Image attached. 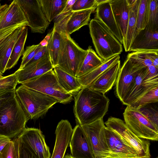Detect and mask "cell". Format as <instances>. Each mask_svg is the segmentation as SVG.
Masks as SVG:
<instances>
[{"mask_svg":"<svg viewBox=\"0 0 158 158\" xmlns=\"http://www.w3.org/2000/svg\"><path fill=\"white\" fill-rule=\"evenodd\" d=\"M105 94L88 87L81 88L74 96L73 110L77 124L82 126L103 118L110 102Z\"/></svg>","mask_w":158,"mask_h":158,"instance_id":"obj_1","label":"cell"},{"mask_svg":"<svg viewBox=\"0 0 158 158\" xmlns=\"http://www.w3.org/2000/svg\"><path fill=\"white\" fill-rule=\"evenodd\" d=\"M29 119L15 95L0 107V135L11 139L19 135Z\"/></svg>","mask_w":158,"mask_h":158,"instance_id":"obj_2","label":"cell"},{"mask_svg":"<svg viewBox=\"0 0 158 158\" xmlns=\"http://www.w3.org/2000/svg\"><path fill=\"white\" fill-rule=\"evenodd\" d=\"M89 33L96 51L104 60L119 55L123 52L121 44L107 27L94 18L89 24Z\"/></svg>","mask_w":158,"mask_h":158,"instance_id":"obj_3","label":"cell"},{"mask_svg":"<svg viewBox=\"0 0 158 158\" xmlns=\"http://www.w3.org/2000/svg\"><path fill=\"white\" fill-rule=\"evenodd\" d=\"M15 96L25 113L31 119L45 114L57 100L49 96L21 85L15 90Z\"/></svg>","mask_w":158,"mask_h":158,"instance_id":"obj_4","label":"cell"},{"mask_svg":"<svg viewBox=\"0 0 158 158\" xmlns=\"http://www.w3.org/2000/svg\"><path fill=\"white\" fill-rule=\"evenodd\" d=\"M21 84L53 98L61 103H69L73 99V95L67 93L60 85L52 70Z\"/></svg>","mask_w":158,"mask_h":158,"instance_id":"obj_5","label":"cell"},{"mask_svg":"<svg viewBox=\"0 0 158 158\" xmlns=\"http://www.w3.org/2000/svg\"><path fill=\"white\" fill-rule=\"evenodd\" d=\"M87 53V50L81 48L70 35H66L59 54L57 66L77 77Z\"/></svg>","mask_w":158,"mask_h":158,"instance_id":"obj_6","label":"cell"},{"mask_svg":"<svg viewBox=\"0 0 158 158\" xmlns=\"http://www.w3.org/2000/svg\"><path fill=\"white\" fill-rule=\"evenodd\" d=\"M104 124L107 128L115 133L124 143L135 150L141 158L151 157L149 141L137 137L122 119L110 117Z\"/></svg>","mask_w":158,"mask_h":158,"instance_id":"obj_7","label":"cell"},{"mask_svg":"<svg viewBox=\"0 0 158 158\" xmlns=\"http://www.w3.org/2000/svg\"><path fill=\"white\" fill-rule=\"evenodd\" d=\"M123 115L125 123L137 137L148 140L158 141V129L139 109L127 106Z\"/></svg>","mask_w":158,"mask_h":158,"instance_id":"obj_8","label":"cell"},{"mask_svg":"<svg viewBox=\"0 0 158 158\" xmlns=\"http://www.w3.org/2000/svg\"><path fill=\"white\" fill-rule=\"evenodd\" d=\"M94 158H110L103 118L81 126Z\"/></svg>","mask_w":158,"mask_h":158,"instance_id":"obj_9","label":"cell"},{"mask_svg":"<svg viewBox=\"0 0 158 158\" xmlns=\"http://www.w3.org/2000/svg\"><path fill=\"white\" fill-rule=\"evenodd\" d=\"M147 67L137 74L129 93L122 102L124 105L131 106L153 88L158 86V76H149Z\"/></svg>","mask_w":158,"mask_h":158,"instance_id":"obj_10","label":"cell"},{"mask_svg":"<svg viewBox=\"0 0 158 158\" xmlns=\"http://www.w3.org/2000/svg\"><path fill=\"white\" fill-rule=\"evenodd\" d=\"M31 32L43 34L50 24L45 17L38 0H17Z\"/></svg>","mask_w":158,"mask_h":158,"instance_id":"obj_11","label":"cell"},{"mask_svg":"<svg viewBox=\"0 0 158 158\" xmlns=\"http://www.w3.org/2000/svg\"><path fill=\"white\" fill-rule=\"evenodd\" d=\"M18 137L39 158H50L49 148L46 143L44 135L40 129L25 128Z\"/></svg>","mask_w":158,"mask_h":158,"instance_id":"obj_12","label":"cell"},{"mask_svg":"<svg viewBox=\"0 0 158 158\" xmlns=\"http://www.w3.org/2000/svg\"><path fill=\"white\" fill-rule=\"evenodd\" d=\"M141 69L133 66L127 58L120 68L115 84V92L122 102L129 93L137 74Z\"/></svg>","mask_w":158,"mask_h":158,"instance_id":"obj_13","label":"cell"},{"mask_svg":"<svg viewBox=\"0 0 158 158\" xmlns=\"http://www.w3.org/2000/svg\"><path fill=\"white\" fill-rule=\"evenodd\" d=\"M53 68L49 56H46L36 62L27 64L14 73L18 84H22L41 76Z\"/></svg>","mask_w":158,"mask_h":158,"instance_id":"obj_14","label":"cell"},{"mask_svg":"<svg viewBox=\"0 0 158 158\" xmlns=\"http://www.w3.org/2000/svg\"><path fill=\"white\" fill-rule=\"evenodd\" d=\"M73 130L70 123L68 120H61L59 122L55 132V144L50 158H64Z\"/></svg>","mask_w":158,"mask_h":158,"instance_id":"obj_15","label":"cell"},{"mask_svg":"<svg viewBox=\"0 0 158 158\" xmlns=\"http://www.w3.org/2000/svg\"><path fill=\"white\" fill-rule=\"evenodd\" d=\"M69 145L73 158H94L86 137L78 124L73 129Z\"/></svg>","mask_w":158,"mask_h":158,"instance_id":"obj_16","label":"cell"},{"mask_svg":"<svg viewBox=\"0 0 158 158\" xmlns=\"http://www.w3.org/2000/svg\"><path fill=\"white\" fill-rule=\"evenodd\" d=\"M105 132L110 158H141L135 150L124 143L115 133L106 127Z\"/></svg>","mask_w":158,"mask_h":158,"instance_id":"obj_17","label":"cell"},{"mask_svg":"<svg viewBox=\"0 0 158 158\" xmlns=\"http://www.w3.org/2000/svg\"><path fill=\"white\" fill-rule=\"evenodd\" d=\"M17 25L28 26V23L17 0H14L0 13V30Z\"/></svg>","mask_w":158,"mask_h":158,"instance_id":"obj_18","label":"cell"},{"mask_svg":"<svg viewBox=\"0 0 158 158\" xmlns=\"http://www.w3.org/2000/svg\"><path fill=\"white\" fill-rule=\"evenodd\" d=\"M110 0H98L94 18L103 23L118 41L123 44L120 31L114 19L110 3Z\"/></svg>","mask_w":158,"mask_h":158,"instance_id":"obj_19","label":"cell"},{"mask_svg":"<svg viewBox=\"0 0 158 158\" xmlns=\"http://www.w3.org/2000/svg\"><path fill=\"white\" fill-rule=\"evenodd\" d=\"M142 51L158 52V30L145 28L136 35L129 51Z\"/></svg>","mask_w":158,"mask_h":158,"instance_id":"obj_20","label":"cell"},{"mask_svg":"<svg viewBox=\"0 0 158 158\" xmlns=\"http://www.w3.org/2000/svg\"><path fill=\"white\" fill-rule=\"evenodd\" d=\"M120 68L119 60L107 69L87 87L105 94L115 84Z\"/></svg>","mask_w":158,"mask_h":158,"instance_id":"obj_21","label":"cell"},{"mask_svg":"<svg viewBox=\"0 0 158 158\" xmlns=\"http://www.w3.org/2000/svg\"><path fill=\"white\" fill-rule=\"evenodd\" d=\"M110 3L123 42L127 32L129 17V4L127 0H110Z\"/></svg>","mask_w":158,"mask_h":158,"instance_id":"obj_22","label":"cell"},{"mask_svg":"<svg viewBox=\"0 0 158 158\" xmlns=\"http://www.w3.org/2000/svg\"><path fill=\"white\" fill-rule=\"evenodd\" d=\"M25 26L16 29L0 44V73L2 74L6 70V65L13 48Z\"/></svg>","mask_w":158,"mask_h":158,"instance_id":"obj_23","label":"cell"},{"mask_svg":"<svg viewBox=\"0 0 158 158\" xmlns=\"http://www.w3.org/2000/svg\"><path fill=\"white\" fill-rule=\"evenodd\" d=\"M129 5V17L127 32L123 42L126 52L130 51L136 31L137 15L140 0H127Z\"/></svg>","mask_w":158,"mask_h":158,"instance_id":"obj_24","label":"cell"},{"mask_svg":"<svg viewBox=\"0 0 158 158\" xmlns=\"http://www.w3.org/2000/svg\"><path fill=\"white\" fill-rule=\"evenodd\" d=\"M95 10L91 8L73 11L66 25L65 32L66 34L70 35L82 27L88 25L91 15Z\"/></svg>","mask_w":158,"mask_h":158,"instance_id":"obj_25","label":"cell"},{"mask_svg":"<svg viewBox=\"0 0 158 158\" xmlns=\"http://www.w3.org/2000/svg\"><path fill=\"white\" fill-rule=\"evenodd\" d=\"M58 81L67 93L75 96L82 88L77 78L62 69L58 66L53 68Z\"/></svg>","mask_w":158,"mask_h":158,"instance_id":"obj_26","label":"cell"},{"mask_svg":"<svg viewBox=\"0 0 158 158\" xmlns=\"http://www.w3.org/2000/svg\"><path fill=\"white\" fill-rule=\"evenodd\" d=\"M120 56L116 55L104 60L102 64L86 74L77 78L82 88L88 87L102 73L115 62L120 60Z\"/></svg>","mask_w":158,"mask_h":158,"instance_id":"obj_27","label":"cell"},{"mask_svg":"<svg viewBox=\"0 0 158 158\" xmlns=\"http://www.w3.org/2000/svg\"><path fill=\"white\" fill-rule=\"evenodd\" d=\"M68 0H38L43 13L50 23L60 14L65 7Z\"/></svg>","mask_w":158,"mask_h":158,"instance_id":"obj_28","label":"cell"},{"mask_svg":"<svg viewBox=\"0 0 158 158\" xmlns=\"http://www.w3.org/2000/svg\"><path fill=\"white\" fill-rule=\"evenodd\" d=\"M52 33L47 46L53 68L57 66L59 54L64 39L63 34L53 28Z\"/></svg>","mask_w":158,"mask_h":158,"instance_id":"obj_29","label":"cell"},{"mask_svg":"<svg viewBox=\"0 0 158 158\" xmlns=\"http://www.w3.org/2000/svg\"><path fill=\"white\" fill-rule=\"evenodd\" d=\"M87 50V55L78 73L77 78L90 72L102 64L104 61L96 54L91 46H89Z\"/></svg>","mask_w":158,"mask_h":158,"instance_id":"obj_30","label":"cell"},{"mask_svg":"<svg viewBox=\"0 0 158 158\" xmlns=\"http://www.w3.org/2000/svg\"><path fill=\"white\" fill-rule=\"evenodd\" d=\"M27 33V28L26 26L13 48L6 65V70L14 67L17 64L20 57L23 55L24 52V46Z\"/></svg>","mask_w":158,"mask_h":158,"instance_id":"obj_31","label":"cell"},{"mask_svg":"<svg viewBox=\"0 0 158 158\" xmlns=\"http://www.w3.org/2000/svg\"><path fill=\"white\" fill-rule=\"evenodd\" d=\"M149 7V0H140L137 13L135 36L141 30L145 29L146 26Z\"/></svg>","mask_w":158,"mask_h":158,"instance_id":"obj_32","label":"cell"},{"mask_svg":"<svg viewBox=\"0 0 158 158\" xmlns=\"http://www.w3.org/2000/svg\"><path fill=\"white\" fill-rule=\"evenodd\" d=\"M127 58L130 60L134 67L139 69L152 65V61L146 55L145 51L134 52L129 53Z\"/></svg>","mask_w":158,"mask_h":158,"instance_id":"obj_33","label":"cell"},{"mask_svg":"<svg viewBox=\"0 0 158 158\" xmlns=\"http://www.w3.org/2000/svg\"><path fill=\"white\" fill-rule=\"evenodd\" d=\"M147 29L158 30V0H149V7Z\"/></svg>","mask_w":158,"mask_h":158,"instance_id":"obj_34","label":"cell"},{"mask_svg":"<svg viewBox=\"0 0 158 158\" xmlns=\"http://www.w3.org/2000/svg\"><path fill=\"white\" fill-rule=\"evenodd\" d=\"M158 102V86L152 89L141 98L134 103L131 106L139 109L152 103Z\"/></svg>","mask_w":158,"mask_h":158,"instance_id":"obj_35","label":"cell"},{"mask_svg":"<svg viewBox=\"0 0 158 158\" xmlns=\"http://www.w3.org/2000/svg\"><path fill=\"white\" fill-rule=\"evenodd\" d=\"M42 47L40 44L27 47L23 55L22 62L18 69L20 70L23 69Z\"/></svg>","mask_w":158,"mask_h":158,"instance_id":"obj_36","label":"cell"},{"mask_svg":"<svg viewBox=\"0 0 158 158\" xmlns=\"http://www.w3.org/2000/svg\"><path fill=\"white\" fill-rule=\"evenodd\" d=\"M156 127L158 129V112L155 108L147 105L139 109Z\"/></svg>","mask_w":158,"mask_h":158,"instance_id":"obj_37","label":"cell"},{"mask_svg":"<svg viewBox=\"0 0 158 158\" xmlns=\"http://www.w3.org/2000/svg\"><path fill=\"white\" fill-rule=\"evenodd\" d=\"M98 6L97 0H76L72 7V11H78L91 8L96 9Z\"/></svg>","mask_w":158,"mask_h":158,"instance_id":"obj_38","label":"cell"},{"mask_svg":"<svg viewBox=\"0 0 158 158\" xmlns=\"http://www.w3.org/2000/svg\"><path fill=\"white\" fill-rule=\"evenodd\" d=\"M18 84L16 77L14 73L3 77L0 79V90L5 89H15Z\"/></svg>","mask_w":158,"mask_h":158,"instance_id":"obj_39","label":"cell"},{"mask_svg":"<svg viewBox=\"0 0 158 158\" xmlns=\"http://www.w3.org/2000/svg\"><path fill=\"white\" fill-rule=\"evenodd\" d=\"M18 138L19 158H39L34 152Z\"/></svg>","mask_w":158,"mask_h":158,"instance_id":"obj_40","label":"cell"},{"mask_svg":"<svg viewBox=\"0 0 158 158\" xmlns=\"http://www.w3.org/2000/svg\"><path fill=\"white\" fill-rule=\"evenodd\" d=\"M0 158H16V154L13 140H11L0 153Z\"/></svg>","mask_w":158,"mask_h":158,"instance_id":"obj_41","label":"cell"},{"mask_svg":"<svg viewBox=\"0 0 158 158\" xmlns=\"http://www.w3.org/2000/svg\"><path fill=\"white\" fill-rule=\"evenodd\" d=\"M15 89H5L0 90V107L15 95Z\"/></svg>","mask_w":158,"mask_h":158,"instance_id":"obj_42","label":"cell"},{"mask_svg":"<svg viewBox=\"0 0 158 158\" xmlns=\"http://www.w3.org/2000/svg\"><path fill=\"white\" fill-rule=\"evenodd\" d=\"M23 26L22 25H15L0 30V44L16 29Z\"/></svg>","mask_w":158,"mask_h":158,"instance_id":"obj_43","label":"cell"},{"mask_svg":"<svg viewBox=\"0 0 158 158\" xmlns=\"http://www.w3.org/2000/svg\"><path fill=\"white\" fill-rule=\"evenodd\" d=\"M48 56L49 55L47 46L42 47L37 52L34 57L27 64L38 61L45 56Z\"/></svg>","mask_w":158,"mask_h":158,"instance_id":"obj_44","label":"cell"},{"mask_svg":"<svg viewBox=\"0 0 158 158\" xmlns=\"http://www.w3.org/2000/svg\"><path fill=\"white\" fill-rule=\"evenodd\" d=\"M147 56L152 62V65L158 68V52L145 51Z\"/></svg>","mask_w":158,"mask_h":158,"instance_id":"obj_45","label":"cell"},{"mask_svg":"<svg viewBox=\"0 0 158 158\" xmlns=\"http://www.w3.org/2000/svg\"><path fill=\"white\" fill-rule=\"evenodd\" d=\"M11 140L10 138L0 135V153L5 146Z\"/></svg>","mask_w":158,"mask_h":158,"instance_id":"obj_46","label":"cell"},{"mask_svg":"<svg viewBox=\"0 0 158 158\" xmlns=\"http://www.w3.org/2000/svg\"><path fill=\"white\" fill-rule=\"evenodd\" d=\"M53 31L52 30L51 32L48 33L44 39L41 41L40 44L42 47L47 46L48 42L52 35Z\"/></svg>","mask_w":158,"mask_h":158,"instance_id":"obj_47","label":"cell"},{"mask_svg":"<svg viewBox=\"0 0 158 158\" xmlns=\"http://www.w3.org/2000/svg\"><path fill=\"white\" fill-rule=\"evenodd\" d=\"M15 145V148L16 150V158H19V152H18V143L19 139L18 137L13 140Z\"/></svg>","mask_w":158,"mask_h":158,"instance_id":"obj_48","label":"cell"},{"mask_svg":"<svg viewBox=\"0 0 158 158\" xmlns=\"http://www.w3.org/2000/svg\"><path fill=\"white\" fill-rule=\"evenodd\" d=\"M8 5L6 4H5L4 5H1L0 3V13L5 8H6Z\"/></svg>","mask_w":158,"mask_h":158,"instance_id":"obj_49","label":"cell"},{"mask_svg":"<svg viewBox=\"0 0 158 158\" xmlns=\"http://www.w3.org/2000/svg\"><path fill=\"white\" fill-rule=\"evenodd\" d=\"M64 158H74L70 154H67L64 156Z\"/></svg>","mask_w":158,"mask_h":158,"instance_id":"obj_50","label":"cell"},{"mask_svg":"<svg viewBox=\"0 0 158 158\" xmlns=\"http://www.w3.org/2000/svg\"><path fill=\"white\" fill-rule=\"evenodd\" d=\"M2 75H0V79L3 77Z\"/></svg>","mask_w":158,"mask_h":158,"instance_id":"obj_51","label":"cell"},{"mask_svg":"<svg viewBox=\"0 0 158 158\" xmlns=\"http://www.w3.org/2000/svg\"><path fill=\"white\" fill-rule=\"evenodd\" d=\"M2 75V74L0 73V75Z\"/></svg>","mask_w":158,"mask_h":158,"instance_id":"obj_52","label":"cell"},{"mask_svg":"<svg viewBox=\"0 0 158 158\" xmlns=\"http://www.w3.org/2000/svg\"><path fill=\"white\" fill-rule=\"evenodd\" d=\"M156 158H158V157H156Z\"/></svg>","mask_w":158,"mask_h":158,"instance_id":"obj_53","label":"cell"},{"mask_svg":"<svg viewBox=\"0 0 158 158\" xmlns=\"http://www.w3.org/2000/svg\"></svg>","mask_w":158,"mask_h":158,"instance_id":"obj_54","label":"cell"},{"mask_svg":"<svg viewBox=\"0 0 158 158\" xmlns=\"http://www.w3.org/2000/svg\"></svg>","mask_w":158,"mask_h":158,"instance_id":"obj_55","label":"cell"}]
</instances>
